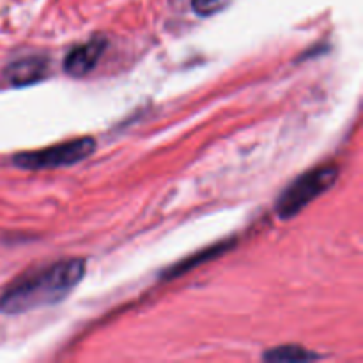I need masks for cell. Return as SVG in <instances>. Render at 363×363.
<instances>
[{
  "label": "cell",
  "instance_id": "6da1fadb",
  "mask_svg": "<svg viewBox=\"0 0 363 363\" xmlns=\"http://www.w3.org/2000/svg\"><path fill=\"white\" fill-rule=\"evenodd\" d=\"M85 275L84 259H66L14 280L0 294V312L27 314L62 301Z\"/></svg>",
  "mask_w": 363,
  "mask_h": 363
},
{
  "label": "cell",
  "instance_id": "7a4b0ae2",
  "mask_svg": "<svg viewBox=\"0 0 363 363\" xmlns=\"http://www.w3.org/2000/svg\"><path fill=\"white\" fill-rule=\"evenodd\" d=\"M339 170L337 167H318L303 176L298 177L294 183H291L282 194V197L277 202V215L280 220H289L296 216L298 213L303 211L312 201L325 194L326 190L335 184Z\"/></svg>",
  "mask_w": 363,
  "mask_h": 363
},
{
  "label": "cell",
  "instance_id": "3957f363",
  "mask_svg": "<svg viewBox=\"0 0 363 363\" xmlns=\"http://www.w3.org/2000/svg\"><path fill=\"white\" fill-rule=\"evenodd\" d=\"M94 138H74L69 142H60L52 147L39 149L32 152H20L13 158L14 165L27 170H46L59 169V167H69L73 163L89 158L94 152Z\"/></svg>",
  "mask_w": 363,
  "mask_h": 363
},
{
  "label": "cell",
  "instance_id": "277c9868",
  "mask_svg": "<svg viewBox=\"0 0 363 363\" xmlns=\"http://www.w3.org/2000/svg\"><path fill=\"white\" fill-rule=\"evenodd\" d=\"M105 48L106 39L103 38H92L87 43L74 46L64 59V71L73 78L85 77L98 66Z\"/></svg>",
  "mask_w": 363,
  "mask_h": 363
},
{
  "label": "cell",
  "instance_id": "5b68a950",
  "mask_svg": "<svg viewBox=\"0 0 363 363\" xmlns=\"http://www.w3.org/2000/svg\"><path fill=\"white\" fill-rule=\"evenodd\" d=\"M48 71V62L43 57H25V59L11 62L6 69V78L14 87L35 84L45 78Z\"/></svg>",
  "mask_w": 363,
  "mask_h": 363
},
{
  "label": "cell",
  "instance_id": "8992f818",
  "mask_svg": "<svg viewBox=\"0 0 363 363\" xmlns=\"http://www.w3.org/2000/svg\"><path fill=\"white\" fill-rule=\"evenodd\" d=\"M262 358L268 362H305V360H318L319 354L311 353V351L298 346H282V347H275V350H272Z\"/></svg>",
  "mask_w": 363,
  "mask_h": 363
},
{
  "label": "cell",
  "instance_id": "52a82bcc",
  "mask_svg": "<svg viewBox=\"0 0 363 363\" xmlns=\"http://www.w3.org/2000/svg\"><path fill=\"white\" fill-rule=\"evenodd\" d=\"M225 0H191V7L201 16H209L223 6Z\"/></svg>",
  "mask_w": 363,
  "mask_h": 363
}]
</instances>
